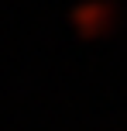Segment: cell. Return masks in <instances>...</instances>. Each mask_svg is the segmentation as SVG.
I'll return each instance as SVG.
<instances>
[{
	"instance_id": "6da1fadb",
	"label": "cell",
	"mask_w": 127,
	"mask_h": 131,
	"mask_svg": "<svg viewBox=\"0 0 127 131\" xmlns=\"http://www.w3.org/2000/svg\"><path fill=\"white\" fill-rule=\"evenodd\" d=\"M69 21H72L76 35L82 41H100L110 38L120 24V7L114 0H79V4L69 10Z\"/></svg>"
}]
</instances>
